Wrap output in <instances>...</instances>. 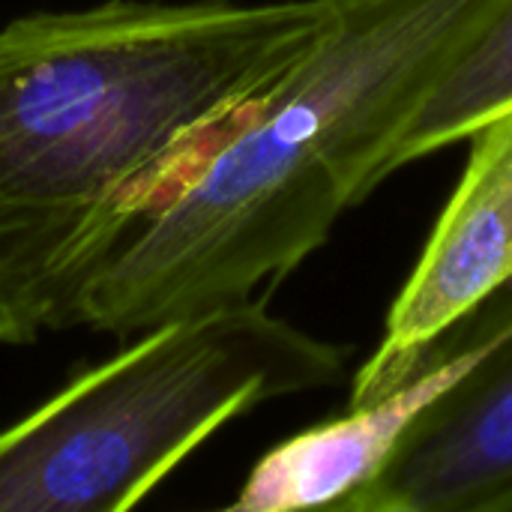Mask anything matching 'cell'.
Returning a JSON list of instances; mask_svg holds the SVG:
<instances>
[{"instance_id":"obj_1","label":"cell","mask_w":512,"mask_h":512,"mask_svg":"<svg viewBox=\"0 0 512 512\" xmlns=\"http://www.w3.org/2000/svg\"><path fill=\"white\" fill-rule=\"evenodd\" d=\"M336 0H102L0 27V345L69 327L117 243L318 45Z\"/></svg>"},{"instance_id":"obj_2","label":"cell","mask_w":512,"mask_h":512,"mask_svg":"<svg viewBox=\"0 0 512 512\" xmlns=\"http://www.w3.org/2000/svg\"><path fill=\"white\" fill-rule=\"evenodd\" d=\"M504 0H336L318 45L81 291L72 321L132 336L273 291L384 162Z\"/></svg>"},{"instance_id":"obj_3","label":"cell","mask_w":512,"mask_h":512,"mask_svg":"<svg viewBox=\"0 0 512 512\" xmlns=\"http://www.w3.org/2000/svg\"><path fill=\"white\" fill-rule=\"evenodd\" d=\"M342 372V348L267 297L147 327L0 429V512L132 510L228 423Z\"/></svg>"},{"instance_id":"obj_4","label":"cell","mask_w":512,"mask_h":512,"mask_svg":"<svg viewBox=\"0 0 512 512\" xmlns=\"http://www.w3.org/2000/svg\"><path fill=\"white\" fill-rule=\"evenodd\" d=\"M471 144L462 180L387 312L381 345L354 375L348 405L399 387L438 342L512 285V102Z\"/></svg>"},{"instance_id":"obj_5","label":"cell","mask_w":512,"mask_h":512,"mask_svg":"<svg viewBox=\"0 0 512 512\" xmlns=\"http://www.w3.org/2000/svg\"><path fill=\"white\" fill-rule=\"evenodd\" d=\"M471 333L459 327L429 360L384 396L363 405H348L342 417L315 423L273 450H267L237 498L231 512H300L345 510L366 486H372L414 429L447 399L507 336H512V291L498 294L495 309L471 315Z\"/></svg>"},{"instance_id":"obj_6","label":"cell","mask_w":512,"mask_h":512,"mask_svg":"<svg viewBox=\"0 0 512 512\" xmlns=\"http://www.w3.org/2000/svg\"><path fill=\"white\" fill-rule=\"evenodd\" d=\"M512 495V336L342 512H501Z\"/></svg>"},{"instance_id":"obj_7","label":"cell","mask_w":512,"mask_h":512,"mask_svg":"<svg viewBox=\"0 0 512 512\" xmlns=\"http://www.w3.org/2000/svg\"><path fill=\"white\" fill-rule=\"evenodd\" d=\"M512 102V0L438 84L429 102L408 123L384 162V180L399 168L471 138L495 111Z\"/></svg>"},{"instance_id":"obj_8","label":"cell","mask_w":512,"mask_h":512,"mask_svg":"<svg viewBox=\"0 0 512 512\" xmlns=\"http://www.w3.org/2000/svg\"><path fill=\"white\" fill-rule=\"evenodd\" d=\"M501 512H512V495H510V498H507V504L501 507Z\"/></svg>"}]
</instances>
